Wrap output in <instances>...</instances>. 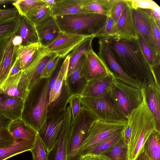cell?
<instances>
[{"label":"cell","instance_id":"cell-54","mask_svg":"<svg viewBox=\"0 0 160 160\" xmlns=\"http://www.w3.org/2000/svg\"><path fill=\"white\" fill-rule=\"evenodd\" d=\"M95 156L97 160H112L109 157L100 154Z\"/></svg>","mask_w":160,"mask_h":160},{"label":"cell","instance_id":"cell-56","mask_svg":"<svg viewBox=\"0 0 160 160\" xmlns=\"http://www.w3.org/2000/svg\"><path fill=\"white\" fill-rule=\"evenodd\" d=\"M10 97L4 94H0V104Z\"/></svg>","mask_w":160,"mask_h":160},{"label":"cell","instance_id":"cell-2","mask_svg":"<svg viewBox=\"0 0 160 160\" xmlns=\"http://www.w3.org/2000/svg\"><path fill=\"white\" fill-rule=\"evenodd\" d=\"M142 90L143 100L141 103L127 118V124L130 131L128 146V160H134L143 148L149 137L154 132L158 130L156 121L148 107L143 92Z\"/></svg>","mask_w":160,"mask_h":160},{"label":"cell","instance_id":"cell-44","mask_svg":"<svg viewBox=\"0 0 160 160\" xmlns=\"http://www.w3.org/2000/svg\"><path fill=\"white\" fill-rule=\"evenodd\" d=\"M126 3L125 0H115L112 7L110 14L114 24L117 22L121 15Z\"/></svg>","mask_w":160,"mask_h":160},{"label":"cell","instance_id":"cell-6","mask_svg":"<svg viewBox=\"0 0 160 160\" xmlns=\"http://www.w3.org/2000/svg\"><path fill=\"white\" fill-rule=\"evenodd\" d=\"M94 120L82 107L81 113L75 120L72 121L68 145L67 160H82V147Z\"/></svg>","mask_w":160,"mask_h":160},{"label":"cell","instance_id":"cell-59","mask_svg":"<svg viewBox=\"0 0 160 160\" xmlns=\"http://www.w3.org/2000/svg\"><path fill=\"white\" fill-rule=\"evenodd\" d=\"M1 5H0V9H1Z\"/></svg>","mask_w":160,"mask_h":160},{"label":"cell","instance_id":"cell-31","mask_svg":"<svg viewBox=\"0 0 160 160\" xmlns=\"http://www.w3.org/2000/svg\"><path fill=\"white\" fill-rule=\"evenodd\" d=\"M95 38L94 36H91L87 38L68 54L70 59L67 78L71 74L75 66L82 56L92 48V42Z\"/></svg>","mask_w":160,"mask_h":160},{"label":"cell","instance_id":"cell-39","mask_svg":"<svg viewBox=\"0 0 160 160\" xmlns=\"http://www.w3.org/2000/svg\"><path fill=\"white\" fill-rule=\"evenodd\" d=\"M138 40L143 53L150 66L154 69L159 68L160 57L157 56L142 39L138 37Z\"/></svg>","mask_w":160,"mask_h":160},{"label":"cell","instance_id":"cell-16","mask_svg":"<svg viewBox=\"0 0 160 160\" xmlns=\"http://www.w3.org/2000/svg\"><path fill=\"white\" fill-rule=\"evenodd\" d=\"M65 112V110L58 112L48 118L38 133L48 152L52 148L58 139L63 121Z\"/></svg>","mask_w":160,"mask_h":160},{"label":"cell","instance_id":"cell-58","mask_svg":"<svg viewBox=\"0 0 160 160\" xmlns=\"http://www.w3.org/2000/svg\"><path fill=\"white\" fill-rule=\"evenodd\" d=\"M156 23L158 28H160V19L156 20Z\"/></svg>","mask_w":160,"mask_h":160},{"label":"cell","instance_id":"cell-9","mask_svg":"<svg viewBox=\"0 0 160 160\" xmlns=\"http://www.w3.org/2000/svg\"><path fill=\"white\" fill-rule=\"evenodd\" d=\"M98 43V55L113 73L115 79L137 88L141 89L137 81L127 73L116 60L110 48L108 38H100Z\"/></svg>","mask_w":160,"mask_h":160},{"label":"cell","instance_id":"cell-23","mask_svg":"<svg viewBox=\"0 0 160 160\" xmlns=\"http://www.w3.org/2000/svg\"><path fill=\"white\" fill-rule=\"evenodd\" d=\"M15 34L21 38V46H26L39 42L34 25L24 16L21 15L18 27Z\"/></svg>","mask_w":160,"mask_h":160},{"label":"cell","instance_id":"cell-34","mask_svg":"<svg viewBox=\"0 0 160 160\" xmlns=\"http://www.w3.org/2000/svg\"><path fill=\"white\" fill-rule=\"evenodd\" d=\"M21 15L0 21V41L15 33L18 27Z\"/></svg>","mask_w":160,"mask_h":160},{"label":"cell","instance_id":"cell-19","mask_svg":"<svg viewBox=\"0 0 160 160\" xmlns=\"http://www.w3.org/2000/svg\"><path fill=\"white\" fill-rule=\"evenodd\" d=\"M148 107L160 131V86L155 82L149 83L142 87Z\"/></svg>","mask_w":160,"mask_h":160},{"label":"cell","instance_id":"cell-36","mask_svg":"<svg viewBox=\"0 0 160 160\" xmlns=\"http://www.w3.org/2000/svg\"><path fill=\"white\" fill-rule=\"evenodd\" d=\"M24 16L36 26L51 16V10L47 5L29 11Z\"/></svg>","mask_w":160,"mask_h":160},{"label":"cell","instance_id":"cell-25","mask_svg":"<svg viewBox=\"0 0 160 160\" xmlns=\"http://www.w3.org/2000/svg\"><path fill=\"white\" fill-rule=\"evenodd\" d=\"M14 34L9 38L3 57L0 62V86L8 77L17 59L18 47L14 46L12 42Z\"/></svg>","mask_w":160,"mask_h":160},{"label":"cell","instance_id":"cell-55","mask_svg":"<svg viewBox=\"0 0 160 160\" xmlns=\"http://www.w3.org/2000/svg\"><path fill=\"white\" fill-rule=\"evenodd\" d=\"M82 160H97L95 156L91 155H87L83 157Z\"/></svg>","mask_w":160,"mask_h":160},{"label":"cell","instance_id":"cell-1","mask_svg":"<svg viewBox=\"0 0 160 160\" xmlns=\"http://www.w3.org/2000/svg\"><path fill=\"white\" fill-rule=\"evenodd\" d=\"M107 38L116 60L125 72L137 81L141 88L149 83L160 85L155 69L146 59L138 39L131 41L113 37Z\"/></svg>","mask_w":160,"mask_h":160},{"label":"cell","instance_id":"cell-4","mask_svg":"<svg viewBox=\"0 0 160 160\" xmlns=\"http://www.w3.org/2000/svg\"><path fill=\"white\" fill-rule=\"evenodd\" d=\"M55 18L61 32L96 38L104 27L107 16L80 13Z\"/></svg>","mask_w":160,"mask_h":160},{"label":"cell","instance_id":"cell-50","mask_svg":"<svg viewBox=\"0 0 160 160\" xmlns=\"http://www.w3.org/2000/svg\"><path fill=\"white\" fill-rule=\"evenodd\" d=\"M22 70L19 61L17 58L10 71L8 76L14 75Z\"/></svg>","mask_w":160,"mask_h":160},{"label":"cell","instance_id":"cell-10","mask_svg":"<svg viewBox=\"0 0 160 160\" xmlns=\"http://www.w3.org/2000/svg\"><path fill=\"white\" fill-rule=\"evenodd\" d=\"M89 37L61 32L52 41L44 47L48 52L63 58Z\"/></svg>","mask_w":160,"mask_h":160},{"label":"cell","instance_id":"cell-15","mask_svg":"<svg viewBox=\"0 0 160 160\" xmlns=\"http://www.w3.org/2000/svg\"><path fill=\"white\" fill-rule=\"evenodd\" d=\"M82 76L87 82L113 73L104 62L92 48L84 54Z\"/></svg>","mask_w":160,"mask_h":160},{"label":"cell","instance_id":"cell-30","mask_svg":"<svg viewBox=\"0 0 160 160\" xmlns=\"http://www.w3.org/2000/svg\"><path fill=\"white\" fill-rule=\"evenodd\" d=\"M41 45L39 42L32 45L18 47L17 58L22 70H24L36 57Z\"/></svg>","mask_w":160,"mask_h":160},{"label":"cell","instance_id":"cell-47","mask_svg":"<svg viewBox=\"0 0 160 160\" xmlns=\"http://www.w3.org/2000/svg\"><path fill=\"white\" fill-rule=\"evenodd\" d=\"M13 141L14 138L8 129L0 131V148L11 145Z\"/></svg>","mask_w":160,"mask_h":160},{"label":"cell","instance_id":"cell-49","mask_svg":"<svg viewBox=\"0 0 160 160\" xmlns=\"http://www.w3.org/2000/svg\"><path fill=\"white\" fill-rule=\"evenodd\" d=\"M12 122L6 117L0 114V131L8 129Z\"/></svg>","mask_w":160,"mask_h":160},{"label":"cell","instance_id":"cell-32","mask_svg":"<svg viewBox=\"0 0 160 160\" xmlns=\"http://www.w3.org/2000/svg\"><path fill=\"white\" fill-rule=\"evenodd\" d=\"M71 95L65 80L60 95L54 102L48 106L47 119L57 113L65 110Z\"/></svg>","mask_w":160,"mask_h":160},{"label":"cell","instance_id":"cell-18","mask_svg":"<svg viewBox=\"0 0 160 160\" xmlns=\"http://www.w3.org/2000/svg\"><path fill=\"white\" fill-rule=\"evenodd\" d=\"M115 79L112 73L88 82L80 95L82 98H94L108 95Z\"/></svg>","mask_w":160,"mask_h":160},{"label":"cell","instance_id":"cell-13","mask_svg":"<svg viewBox=\"0 0 160 160\" xmlns=\"http://www.w3.org/2000/svg\"><path fill=\"white\" fill-rule=\"evenodd\" d=\"M126 3L117 22L114 24L112 37L132 41L138 39L133 16L132 9Z\"/></svg>","mask_w":160,"mask_h":160},{"label":"cell","instance_id":"cell-8","mask_svg":"<svg viewBox=\"0 0 160 160\" xmlns=\"http://www.w3.org/2000/svg\"><path fill=\"white\" fill-rule=\"evenodd\" d=\"M126 124L93 120L91 124L88 136L82 147V158L98 143L121 132Z\"/></svg>","mask_w":160,"mask_h":160},{"label":"cell","instance_id":"cell-7","mask_svg":"<svg viewBox=\"0 0 160 160\" xmlns=\"http://www.w3.org/2000/svg\"><path fill=\"white\" fill-rule=\"evenodd\" d=\"M81 104L94 120L127 123V119L120 112L109 95L99 98H82Z\"/></svg>","mask_w":160,"mask_h":160},{"label":"cell","instance_id":"cell-20","mask_svg":"<svg viewBox=\"0 0 160 160\" xmlns=\"http://www.w3.org/2000/svg\"><path fill=\"white\" fill-rule=\"evenodd\" d=\"M35 26L39 42L43 47L52 41L61 32L55 18L52 16Z\"/></svg>","mask_w":160,"mask_h":160},{"label":"cell","instance_id":"cell-45","mask_svg":"<svg viewBox=\"0 0 160 160\" xmlns=\"http://www.w3.org/2000/svg\"><path fill=\"white\" fill-rule=\"evenodd\" d=\"M113 19L110 15L107 16L105 25L101 32L97 36L96 38H105L112 37L114 26Z\"/></svg>","mask_w":160,"mask_h":160},{"label":"cell","instance_id":"cell-21","mask_svg":"<svg viewBox=\"0 0 160 160\" xmlns=\"http://www.w3.org/2000/svg\"><path fill=\"white\" fill-rule=\"evenodd\" d=\"M70 57H66L55 78L50 81L48 105L54 102L60 95L68 70Z\"/></svg>","mask_w":160,"mask_h":160},{"label":"cell","instance_id":"cell-52","mask_svg":"<svg viewBox=\"0 0 160 160\" xmlns=\"http://www.w3.org/2000/svg\"><path fill=\"white\" fill-rule=\"evenodd\" d=\"M134 160H153L145 152L143 148Z\"/></svg>","mask_w":160,"mask_h":160},{"label":"cell","instance_id":"cell-43","mask_svg":"<svg viewBox=\"0 0 160 160\" xmlns=\"http://www.w3.org/2000/svg\"><path fill=\"white\" fill-rule=\"evenodd\" d=\"M132 9L137 8L153 9L159 6L155 2L151 0H127Z\"/></svg>","mask_w":160,"mask_h":160},{"label":"cell","instance_id":"cell-14","mask_svg":"<svg viewBox=\"0 0 160 160\" xmlns=\"http://www.w3.org/2000/svg\"><path fill=\"white\" fill-rule=\"evenodd\" d=\"M28 82L24 71L8 76L0 86V94H4L10 97L19 98L24 100L28 95Z\"/></svg>","mask_w":160,"mask_h":160},{"label":"cell","instance_id":"cell-5","mask_svg":"<svg viewBox=\"0 0 160 160\" xmlns=\"http://www.w3.org/2000/svg\"><path fill=\"white\" fill-rule=\"evenodd\" d=\"M109 96L114 104L127 119L130 114L141 103L143 95L141 89L115 79Z\"/></svg>","mask_w":160,"mask_h":160},{"label":"cell","instance_id":"cell-11","mask_svg":"<svg viewBox=\"0 0 160 160\" xmlns=\"http://www.w3.org/2000/svg\"><path fill=\"white\" fill-rule=\"evenodd\" d=\"M72 122V115L68 104L65 112L63 121L58 139L48 152V160H67V148Z\"/></svg>","mask_w":160,"mask_h":160},{"label":"cell","instance_id":"cell-40","mask_svg":"<svg viewBox=\"0 0 160 160\" xmlns=\"http://www.w3.org/2000/svg\"><path fill=\"white\" fill-rule=\"evenodd\" d=\"M30 151L32 160H48V152L38 133L35 139L33 147Z\"/></svg>","mask_w":160,"mask_h":160},{"label":"cell","instance_id":"cell-51","mask_svg":"<svg viewBox=\"0 0 160 160\" xmlns=\"http://www.w3.org/2000/svg\"><path fill=\"white\" fill-rule=\"evenodd\" d=\"M10 36L0 41V62L3 57Z\"/></svg>","mask_w":160,"mask_h":160},{"label":"cell","instance_id":"cell-27","mask_svg":"<svg viewBox=\"0 0 160 160\" xmlns=\"http://www.w3.org/2000/svg\"><path fill=\"white\" fill-rule=\"evenodd\" d=\"M13 138V142L11 145L0 148V160H6L20 153L30 151L33 147L35 140Z\"/></svg>","mask_w":160,"mask_h":160},{"label":"cell","instance_id":"cell-22","mask_svg":"<svg viewBox=\"0 0 160 160\" xmlns=\"http://www.w3.org/2000/svg\"><path fill=\"white\" fill-rule=\"evenodd\" d=\"M84 60V54L78 62L71 74L66 80L71 95L80 94L87 83L82 76V70Z\"/></svg>","mask_w":160,"mask_h":160},{"label":"cell","instance_id":"cell-48","mask_svg":"<svg viewBox=\"0 0 160 160\" xmlns=\"http://www.w3.org/2000/svg\"><path fill=\"white\" fill-rule=\"evenodd\" d=\"M18 14L16 8H15L0 9V21L14 17Z\"/></svg>","mask_w":160,"mask_h":160},{"label":"cell","instance_id":"cell-37","mask_svg":"<svg viewBox=\"0 0 160 160\" xmlns=\"http://www.w3.org/2000/svg\"><path fill=\"white\" fill-rule=\"evenodd\" d=\"M12 4L21 16H25L34 9L46 5L42 0H17Z\"/></svg>","mask_w":160,"mask_h":160},{"label":"cell","instance_id":"cell-28","mask_svg":"<svg viewBox=\"0 0 160 160\" xmlns=\"http://www.w3.org/2000/svg\"><path fill=\"white\" fill-rule=\"evenodd\" d=\"M115 0H82L81 8L84 13L107 16L110 14Z\"/></svg>","mask_w":160,"mask_h":160},{"label":"cell","instance_id":"cell-35","mask_svg":"<svg viewBox=\"0 0 160 160\" xmlns=\"http://www.w3.org/2000/svg\"><path fill=\"white\" fill-rule=\"evenodd\" d=\"M122 131L109 137L98 143L87 155H100L115 145L122 139Z\"/></svg>","mask_w":160,"mask_h":160},{"label":"cell","instance_id":"cell-12","mask_svg":"<svg viewBox=\"0 0 160 160\" xmlns=\"http://www.w3.org/2000/svg\"><path fill=\"white\" fill-rule=\"evenodd\" d=\"M134 22L138 36L142 39L158 56L160 50L157 46L152 32L148 14L145 9H132Z\"/></svg>","mask_w":160,"mask_h":160},{"label":"cell","instance_id":"cell-46","mask_svg":"<svg viewBox=\"0 0 160 160\" xmlns=\"http://www.w3.org/2000/svg\"><path fill=\"white\" fill-rule=\"evenodd\" d=\"M145 9L148 13L153 36L158 48L160 50V28L157 25L156 20L151 13L150 9Z\"/></svg>","mask_w":160,"mask_h":160},{"label":"cell","instance_id":"cell-42","mask_svg":"<svg viewBox=\"0 0 160 160\" xmlns=\"http://www.w3.org/2000/svg\"><path fill=\"white\" fill-rule=\"evenodd\" d=\"M61 58L56 55L47 63L41 74L40 77L41 80L51 78Z\"/></svg>","mask_w":160,"mask_h":160},{"label":"cell","instance_id":"cell-29","mask_svg":"<svg viewBox=\"0 0 160 160\" xmlns=\"http://www.w3.org/2000/svg\"><path fill=\"white\" fill-rule=\"evenodd\" d=\"M8 129L13 138L28 141L34 140L38 133L22 120L12 121Z\"/></svg>","mask_w":160,"mask_h":160},{"label":"cell","instance_id":"cell-33","mask_svg":"<svg viewBox=\"0 0 160 160\" xmlns=\"http://www.w3.org/2000/svg\"><path fill=\"white\" fill-rule=\"evenodd\" d=\"M160 131L157 130L149 137L143 149L153 160H160Z\"/></svg>","mask_w":160,"mask_h":160},{"label":"cell","instance_id":"cell-57","mask_svg":"<svg viewBox=\"0 0 160 160\" xmlns=\"http://www.w3.org/2000/svg\"><path fill=\"white\" fill-rule=\"evenodd\" d=\"M16 0H0V5H3L7 3H12L15 2Z\"/></svg>","mask_w":160,"mask_h":160},{"label":"cell","instance_id":"cell-38","mask_svg":"<svg viewBox=\"0 0 160 160\" xmlns=\"http://www.w3.org/2000/svg\"><path fill=\"white\" fill-rule=\"evenodd\" d=\"M128 147L124 145L121 139L115 145L101 154L112 160H128Z\"/></svg>","mask_w":160,"mask_h":160},{"label":"cell","instance_id":"cell-53","mask_svg":"<svg viewBox=\"0 0 160 160\" xmlns=\"http://www.w3.org/2000/svg\"><path fill=\"white\" fill-rule=\"evenodd\" d=\"M46 5L51 10L55 3V0H42Z\"/></svg>","mask_w":160,"mask_h":160},{"label":"cell","instance_id":"cell-17","mask_svg":"<svg viewBox=\"0 0 160 160\" xmlns=\"http://www.w3.org/2000/svg\"><path fill=\"white\" fill-rule=\"evenodd\" d=\"M56 55L48 52L41 45L32 61L24 70L28 79L30 91L41 80V74L47 63Z\"/></svg>","mask_w":160,"mask_h":160},{"label":"cell","instance_id":"cell-3","mask_svg":"<svg viewBox=\"0 0 160 160\" xmlns=\"http://www.w3.org/2000/svg\"><path fill=\"white\" fill-rule=\"evenodd\" d=\"M50 78L42 79L24 100L22 120L38 133L47 120Z\"/></svg>","mask_w":160,"mask_h":160},{"label":"cell","instance_id":"cell-26","mask_svg":"<svg viewBox=\"0 0 160 160\" xmlns=\"http://www.w3.org/2000/svg\"><path fill=\"white\" fill-rule=\"evenodd\" d=\"M82 0H56L51 9V16L54 18L84 13L81 8Z\"/></svg>","mask_w":160,"mask_h":160},{"label":"cell","instance_id":"cell-41","mask_svg":"<svg viewBox=\"0 0 160 160\" xmlns=\"http://www.w3.org/2000/svg\"><path fill=\"white\" fill-rule=\"evenodd\" d=\"M82 98L80 95L74 94L71 95L68 99V103L71 110L72 121L75 120L82 112Z\"/></svg>","mask_w":160,"mask_h":160},{"label":"cell","instance_id":"cell-24","mask_svg":"<svg viewBox=\"0 0 160 160\" xmlns=\"http://www.w3.org/2000/svg\"><path fill=\"white\" fill-rule=\"evenodd\" d=\"M24 100L10 97L0 104V114L11 121L22 120Z\"/></svg>","mask_w":160,"mask_h":160}]
</instances>
